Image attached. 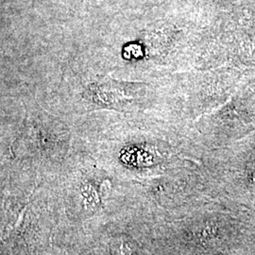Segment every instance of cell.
Segmentation results:
<instances>
[{
    "label": "cell",
    "mask_w": 255,
    "mask_h": 255,
    "mask_svg": "<svg viewBox=\"0 0 255 255\" xmlns=\"http://www.w3.org/2000/svg\"><path fill=\"white\" fill-rule=\"evenodd\" d=\"M147 84L122 82L111 77H98L82 92V99L92 110L112 109L125 112L130 110L145 96Z\"/></svg>",
    "instance_id": "cell-1"
}]
</instances>
